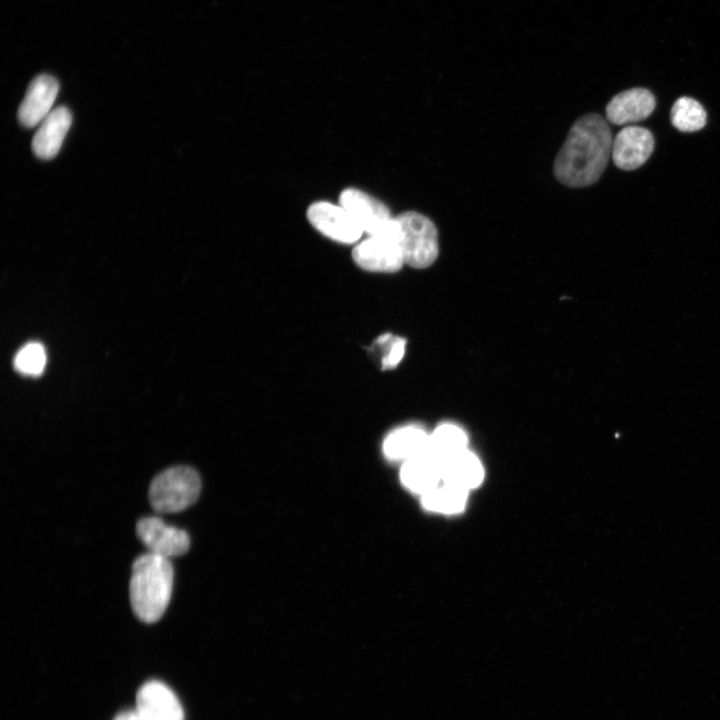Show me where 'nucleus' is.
Wrapping results in <instances>:
<instances>
[{
    "mask_svg": "<svg viewBox=\"0 0 720 720\" xmlns=\"http://www.w3.org/2000/svg\"><path fill=\"white\" fill-rule=\"evenodd\" d=\"M440 463L443 483L468 491L483 480L484 470L480 460L467 449L443 459Z\"/></svg>",
    "mask_w": 720,
    "mask_h": 720,
    "instance_id": "4468645a",
    "label": "nucleus"
},
{
    "mask_svg": "<svg viewBox=\"0 0 720 720\" xmlns=\"http://www.w3.org/2000/svg\"><path fill=\"white\" fill-rule=\"evenodd\" d=\"M654 149L652 133L639 126L621 129L612 144V160L622 170H634L642 166Z\"/></svg>",
    "mask_w": 720,
    "mask_h": 720,
    "instance_id": "9d476101",
    "label": "nucleus"
},
{
    "mask_svg": "<svg viewBox=\"0 0 720 720\" xmlns=\"http://www.w3.org/2000/svg\"><path fill=\"white\" fill-rule=\"evenodd\" d=\"M607 121L596 113L578 118L553 163L555 178L571 188L587 187L602 176L612 152Z\"/></svg>",
    "mask_w": 720,
    "mask_h": 720,
    "instance_id": "f257e3e1",
    "label": "nucleus"
},
{
    "mask_svg": "<svg viewBox=\"0 0 720 720\" xmlns=\"http://www.w3.org/2000/svg\"><path fill=\"white\" fill-rule=\"evenodd\" d=\"M173 579V566L168 558L148 552L135 559L129 597L142 622L154 623L162 617L171 598Z\"/></svg>",
    "mask_w": 720,
    "mask_h": 720,
    "instance_id": "f03ea898",
    "label": "nucleus"
},
{
    "mask_svg": "<svg viewBox=\"0 0 720 720\" xmlns=\"http://www.w3.org/2000/svg\"><path fill=\"white\" fill-rule=\"evenodd\" d=\"M46 361L44 346L39 342H29L16 353L14 367L23 375L39 376L45 369Z\"/></svg>",
    "mask_w": 720,
    "mask_h": 720,
    "instance_id": "aec40b11",
    "label": "nucleus"
},
{
    "mask_svg": "<svg viewBox=\"0 0 720 720\" xmlns=\"http://www.w3.org/2000/svg\"><path fill=\"white\" fill-rule=\"evenodd\" d=\"M354 262L371 272H397L405 264L395 217L379 233L370 235L352 250Z\"/></svg>",
    "mask_w": 720,
    "mask_h": 720,
    "instance_id": "39448f33",
    "label": "nucleus"
},
{
    "mask_svg": "<svg viewBox=\"0 0 720 720\" xmlns=\"http://www.w3.org/2000/svg\"><path fill=\"white\" fill-rule=\"evenodd\" d=\"M58 91L59 84L54 77L47 74L35 77L19 106V122L27 128L39 125L53 110Z\"/></svg>",
    "mask_w": 720,
    "mask_h": 720,
    "instance_id": "9b49d317",
    "label": "nucleus"
},
{
    "mask_svg": "<svg viewBox=\"0 0 720 720\" xmlns=\"http://www.w3.org/2000/svg\"><path fill=\"white\" fill-rule=\"evenodd\" d=\"M466 433L454 424H442L429 435L427 451L440 462L460 451L467 446Z\"/></svg>",
    "mask_w": 720,
    "mask_h": 720,
    "instance_id": "f3484780",
    "label": "nucleus"
},
{
    "mask_svg": "<svg viewBox=\"0 0 720 720\" xmlns=\"http://www.w3.org/2000/svg\"><path fill=\"white\" fill-rule=\"evenodd\" d=\"M395 219L405 264L417 269L431 266L438 257V230L431 219L416 211H405Z\"/></svg>",
    "mask_w": 720,
    "mask_h": 720,
    "instance_id": "20e7f679",
    "label": "nucleus"
},
{
    "mask_svg": "<svg viewBox=\"0 0 720 720\" xmlns=\"http://www.w3.org/2000/svg\"><path fill=\"white\" fill-rule=\"evenodd\" d=\"M400 478L408 489L423 495L442 482L441 463L426 451L403 462Z\"/></svg>",
    "mask_w": 720,
    "mask_h": 720,
    "instance_id": "2eb2a0df",
    "label": "nucleus"
},
{
    "mask_svg": "<svg viewBox=\"0 0 720 720\" xmlns=\"http://www.w3.org/2000/svg\"><path fill=\"white\" fill-rule=\"evenodd\" d=\"M467 490L446 483L438 485L422 495L424 508L440 513H457L464 509Z\"/></svg>",
    "mask_w": 720,
    "mask_h": 720,
    "instance_id": "a211bd4d",
    "label": "nucleus"
},
{
    "mask_svg": "<svg viewBox=\"0 0 720 720\" xmlns=\"http://www.w3.org/2000/svg\"><path fill=\"white\" fill-rule=\"evenodd\" d=\"M378 340L387 346L386 355L382 358V368H395L404 356L406 340L390 334L382 335Z\"/></svg>",
    "mask_w": 720,
    "mask_h": 720,
    "instance_id": "412c9836",
    "label": "nucleus"
},
{
    "mask_svg": "<svg viewBox=\"0 0 720 720\" xmlns=\"http://www.w3.org/2000/svg\"><path fill=\"white\" fill-rule=\"evenodd\" d=\"M706 119L705 109L693 98L681 97L672 106V124L681 132H695L702 129Z\"/></svg>",
    "mask_w": 720,
    "mask_h": 720,
    "instance_id": "6ab92c4d",
    "label": "nucleus"
},
{
    "mask_svg": "<svg viewBox=\"0 0 720 720\" xmlns=\"http://www.w3.org/2000/svg\"><path fill=\"white\" fill-rule=\"evenodd\" d=\"M656 105L654 95L645 88H632L615 95L606 106V117L615 125H625L648 118Z\"/></svg>",
    "mask_w": 720,
    "mask_h": 720,
    "instance_id": "f8f14e48",
    "label": "nucleus"
},
{
    "mask_svg": "<svg viewBox=\"0 0 720 720\" xmlns=\"http://www.w3.org/2000/svg\"><path fill=\"white\" fill-rule=\"evenodd\" d=\"M114 720H141L135 710H129L119 713Z\"/></svg>",
    "mask_w": 720,
    "mask_h": 720,
    "instance_id": "4be33fe9",
    "label": "nucleus"
},
{
    "mask_svg": "<svg viewBox=\"0 0 720 720\" xmlns=\"http://www.w3.org/2000/svg\"><path fill=\"white\" fill-rule=\"evenodd\" d=\"M201 491V480L189 466H174L156 475L150 483L151 507L161 513L180 512L193 505Z\"/></svg>",
    "mask_w": 720,
    "mask_h": 720,
    "instance_id": "7ed1b4c3",
    "label": "nucleus"
},
{
    "mask_svg": "<svg viewBox=\"0 0 720 720\" xmlns=\"http://www.w3.org/2000/svg\"><path fill=\"white\" fill-rule=\"evenodd\" d=\"M136 535L148 551L165 558L185 554L190 538L185 530L167 525L161 518H141L136 524Z\"/></svg>",
    "mask_w": 720,
    "mask_h": 720,
    "instance_id": "0eeeda50",
    "label": "nucleus"
},
{
    "mask_svg": "<svg viewBox=\"0 0 720 720\" xmlns=\"http://www.w3.org/2000/svg\"><path fill=\"white\" fill-rule=\"evenodd\" d=\"M135 711L141 720H184L176 694L160 681H148L140 687Z\"/></svg>",
    "mask_w": 720,
    "mask_h": 720,
    "instance_id": "1a4fd4ad",
    "label": "nucleus"
},
{
    "mask_svg": "<svg viewBox=\"0 0 720 720\" xmlns=\"http://www.w3.org/2000/svg\"><path fill=\"white\" fill-rule=\"evenodd\" d=\"M72 115L67 107L54 108L40 123L32 140V150L41 159L54 158L61 149L71 126Z\"/></svg>",
    "mask_w": 720,
    "mask_h": 720,
    "instance_id": "ddd939ff",
    "label": "nucleus"
},
{
    "mask_svg": "<svg viewBox=\"0 0 720 720\" xmlns=\"http://www.w3.org/2000/svg\"><path fill=\"white\" fill-rule=\"evenodd\" d=\"M306 215L317 231L334 241L351 244L363 234L359 224L341 205L314 202L308 207Z\"/></svg>",
    "mask_w": 720,
    "mask_h": 720,
    "instance_id": "423d86ee",
    "label": "nucleus"
},
{
    "mask_svg": "<svg viewBox=\"0 0 720 720\" xmlns=\"http://www.w3.org/2000/svg\"><path fill=\"white\" fill-rule=\"evenodd\" d=\"M341 205L368 236L381 232L393 219L380 200L356 188H346L339 196Z\"/></svg>",
    "mask_w": 720,
    "mask_h": 720,
    "instance_id": "6e6552de",
    "label": "nucleus"
},
{
    "mask_svg": "<svg viewBox=\"0 0 720 720\" xmlns=\"http://www.w3.org/2000/svg\"><path fill=\"white\" fill-rule=\"evenodd\" d=\"M429 434L416 425L393 430L383 442V452L392 461H403L427 451Z\"/></svg>",
    "mask_w": 720,
    "mask_h": 720,
    "instance_id": "dca6fc26",
    "label": "nucleus"
}]
</instances>
